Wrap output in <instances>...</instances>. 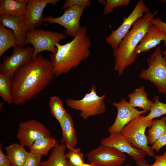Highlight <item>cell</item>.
<instances>
[{
    "mask_svg": "<svg viewBox=\"0 0 166 166\" xmlns=\"http://www.w3.org/2000/svg\"><path fill=\"white\" fill-rule=\"evenodd\" d=\"M55 77L51 61L39 54L15 72L11 81L13 103L24 105L36 97Z\"/></svg>",
    "mask_w": 166,
    "mask_h": 166,
    "instance_id": "6da1fadb",
    "label": "cell"
},
{
    "mask_svg": "<svg viewBox=\"0 0 166 166\" xmlns=\"http://www.w3.org/2000/svg\"><path fill=\"white\" fill-rule=\"evenodd\" d=\"M87 30L86 26H81L77 36L70 42L56 44V53L50 55L55 77L67 73L89 56L91 43Z\"/></svg>",
    "mask_w": 166,
    "mask_h": 166,
    "instance_id": "7a4b0ae2",
    "label": "cell"
},
{
    "mask_svg": "<svg viewBox=\"0 0 166 166\" xmlns=\"http://www.w3.org/2000/svg\"><path fill=\"white\" fill-rule=\"evenodd\" d=\"M158 11L153 13L150 12L138 18L133 24L129 30L120 42L118 47L113 50L115 58L114 69L120 76L123 74L125 69L135 62L138 55L135 50L139 43L151 21L157 14Z\"/></svg>",
    "mask_w": 166,
    "mask_h": 166,
    "instance_id": "3957f363",
    "label": "cell"
},
{
    "mask_svg": "<svg viewBox=\"0 0 166 166\" xmlns=\"http://www.w3.org/2000/svg\"><path fill=\"white\" fill-rule=\"evenodd\" d=\"M147 62L148 68L141 70L139 77L150 81L159 93L166 95V56L160 47L150 55Z\"/></svg>",
    "mask_w": 166,
    "mask_h": 166,
    "instance_id": "277c9868",
    "label": "cell"
},
{
    "mask_svg": "<svg viewBox=\"0 0 166 166\" xmlns=\"http://www.w3.org/2000/svg\"><path fill=\"white\" fill-rule=\"evenodd\" d=\"M95 85H92L90 92L80 100L69 98L66 100V105L73 110L80 111L79 116L84 120L89 117L104 113L106 107L105 101L106 93L101 96L97 93Z\"/></svg>",
    "mask_w": 166,
    "mask_h": 166,
    "instance_id": "5b68a950",
    "label": "cell"
},
{
    "mask_svg": "<svg viewBox=\"0 0 166 166\" xmlns=\"http://www.w3.org/2000/svg\"><path fill=\"white\" fill-rule=\"evenodd\" d=\"M145 116L143 114L135 118L124 126L121 132L133 146L144 151L146 155L154 157V151L148 145L145 134L146 128L151 126L153 119L146 121L144 118Z\"/></svg>",
    "mask_w": 166,
    "mask_h": 166,
    "instance_id": "8992f818",
    "label": "cell"
},
{
    "mask_svg": "<svg viewBox=\"0 0 166 166\" xmlns=\"http://www.w3.org/2000/svg\"><path fill=\"white\" fill-rule=\"evenodd\" d=\"M66 38L64 34L59 32L34 29L27 31L25 44H30L33 46L34 52L32 58L33 59L43 51L56 53V44Z\"/></svg>",
    "mask_w": 166,
    "mask_h": 166,
    "instance_id": "52a82bcc",
    "label": "cell"
},
{
    "mask_svg": "<svg viewBox=\"0 0 166 166\" xmlns=\"http://www.w3.org/2000/svg\"><path fill=\"white\" fill-rule=\"evenodd\" d=\"M86 156L95 166H121L126 158L124 153L116 148L101 144L87 153Z\"/></svg>",
    "mask_w": 166,
    "mask_h": 166,
    "instance_id": "ba28073f",
    "label": "cell"
},
{
    "mask_svg": "<svg viewBox=\"0 0 166 166\" xmlns=\"http://www.w3.org/2000/svg\"><path fill=\"white\" fill-rule=\"evenodd\" d=\"M85 8V7L72 6L65 10L61 16L56 18L48 16L44 17L43 21L51 24H57L63 26L66 29L65 34L74 38L81 27L80 18Z\"/></svg>",
    "mask_w": 166,
    "mask_h": 166,
    "instance_id": "9c48e42d",
    "label": "cell"
},
{
    "mask_svg": "<svg viewBox=\"0 0 166 166\" xmlns=\"http://www.w3.org/2000/svg\"><path fill=\"white\" fill-rule=\"evenodd\" d=\"M144 2L139 0L135 7L127 17L124 16L121 24L115 30L112 31L111 34L105 38L107 43L113 50L117 48L120 42L129 30L133 23L139 18L150 12Z\"/></svg>",
    "mask_w": 166,
    "mask_h": 166,
    "instance_id": "30bf717a",
    "label": "cell"
},
{
    "mask_svg": "<svg viewBox=\"0 0 166 166\" xmlns=\"http://www.w3.org/2000/svg\"><path fill=\"white\" fill-rule=\"evenodd\" d=\"M34 52V48L29 46L21 47L18 45L14 47L11 55L3 57L0 65V73L11 81L17 70L32 59Z\"/></svg>",
    "mask_w": 166,
    "mask_h": 166,
    "instance_id": "8fae6325",
    "label": "cell"
},
{
    "mask_svg": "<svg viewBox=\"0 0 166 166\" xmlns=\"http://www.w3.org/2000/svg\"><path fill=\"white\" fill-rule=\"evenodd\" d=\"M49 136L50 132L47 127L40 122L32 119L20 123L17 137L21 144L30 148L37 140Z\"/></svg>",
    "mask_w": 166,
    "mask_h": 166,
    "instance_id": "7c38bea8",
    "label": "cell"
},
{
    "mask_svg": "<svg viewBox=\"0 0 166 166\" xmlns=\"http://www.w3.org/2000/svg\"><path fill=\"white\" fill-rule=\"evenodd\" d=\"M112 105L117 110V115L113 124L109 128L110 134L121 132L123 128L135 118L148 113L144 110L140 111L131 106L125 98L118 102H114Z\"/></svg>",
    "mask_w": 166,
    "mask_h": 166,
    "instance_id": "4fadbf2b",
    "label": "cell"
},
{
    "mask_svg": "<svg viewBox=\"0 0 166 166\" xmlns=\"http://www.w3.org/2000/svg\"><path fill=\"white\" fill-rule=\"evenodd\" d=\"M101 144L113 147L122 152L126 153L136 163L145 159L146 155L144 151L133 146L121 132L110 134L109 136L102 139Z\"/></svg>",
    "mask_w": 166,
    "mask_h": 166,
    "instance_id": "5bb4252c",
    "label": "cell"
},
{
    "mask_svg": "<svg viewBox=\"0 0 166 166\" xmlns=\"http://www.w3.org/2000/svg\"><path fill=\"white\" fill-rule=\"evenodd\" d=\"M60 0H29L25 14L24 16L25 22L29 30L35 29L42 25L43 12L49 4L56 6Z\"/></svg>",
    "mask_w": 166,
    "mask_h": 166,
    "instance_id": "9a60e30c",
    "label": "cell"
},
{
    "mask_svg": "<svg viewBox=\"0 0 166 166\" xmlns=\"http://www.w3.org/2000/svg\"><path fill=\"white\" fill-rule=\"evenodd\" d=\"M163 41L164 45L166 47V35L160 28L152 24L148 27L139 43L135 50L136 55L142 52H147L155 47Z\"/></svg>",
    "mask_w": 166,
    "mask_h": 166,
    "instance_id": "2e32d148",
    "label": "cell"
},
{
    "mask_svg": "<svg viewBox=\"0 0 166 166\" xmlns=\"http://www.w3.org/2000/svg\"><path fill=\"white\" fill-rule=\"evenodd\" d=\"M0 24L12 30L17 39L18 46L24 47L26 34L29 30L24 16L17 17L0 15Z\"/></svg>",
    "mask_w": 166,
    "mask_h": 166,
    "instance_id": "e0dca14e",
    "label": "cell"
},
{
    "mask_svg": "<svg viewBox=\"0 0 166 166\" xmlns=\"http://www.w3.org/2000/svg\"><path fill=\"white\" fill-rule=\"evenodd\" d=\"M59 123L62 132L61 142L65 145L69 150L74 148L77 144V139L71 115L67 113Z\"/></svg>",
    "mask_w": 166,
    "mask_h": 166,
    "instance_id": "ac0fdd59",
    "label": "cell"
},
{
    "mask_svg": "<svg viewBox=\"0 0 166 166\" xmlns=\"http://www.w3.org/2000/svg\"><path fill=\"white\" fill-rule=\"evenodd\" d=\"M29 0H0V15L24 16Z\"/></svg>",
    "mask_w": 166,
    "mask_h": 166,
    "instance_id": "d6986e66",
    "label": "cell"
},
{
    "mask_svg": "<svg viewBox=\"0 0 166 166\" xmlns=\"http://www.w3.org/2000/svg\"><path fill=\"white\" fill-rule=\"evenodd\" d=\"M67 148L64 143L57 141L48 159L42 161V166H70L65 157Z\"/></svg>",
    "mask_w": 166,
    "mask_h": 166,
    "instance_id": "ffe728a7",
    "label": "cell"
},
{
    "mask_svg": "<svg viewBox=\"0 0 166 166\" xmlns=\"http://www.w3.org/2000/svg\"><path fill=\"white\" fill-rule=\"evenodd\" d=\"M128 97L129 99V103L132 107H138L145 111H150L153 102L148 99V94L143 86L138 87L128 94Z\"/></svg>",
    "mask_w": 166,
    "mask_h": 166,
    "instance_id": "44dd1931",
    "label": "cell"
},
{
    "mask_svg": "<svg viewBox=\"0 0 166 166\" xmlns=\"http://www.w3.org/2000/svg\"><path fill=\"white\" fill-rule=\"evenodd\" d=\"M6 155L12 166H23L29 153L25 146L18 143H13L5 148Z\"/></svg>",
    "mask_w": 166,
    "mask_h": 166,
    "instance_id": "7402d4cb",
    "label": "cell"
},
{
    "mask_svg": "<svg viewBox=\"0 0 166 166\" xmlns=\"http://www.w3.org/2000/svg\"><path fill=\"white\" fill-rule=\"evenodd\" d=\"M18 45L13 31L0 24V57L8 49Z\"/></svg>",
    "mask_w": 166,
    "mask_h": 166,
    "instance_id": "603a6c76",
    "label": "cell"
},
{
    "mask_svg": "<svg viewBox=\"0 0 166 166\" xmlns=\"http://www.w3.org/2000/svg\"><path fill=\"white\" fill-rule=\"evenodd\" d=\"M57 141L50 136L43 137L36 141L30 148L29 152L46 156L50 149L56 145Z\"/></svg>",
    "mask_w": 166,
    "mask_h": 166,
    "instance_id": "cb8c5ba5",
    "label": "cell"
},
{
    "mask_svg": "<svg viewBox=\"0 0 166 166\" xmlns=\"http://www.w3.org/2000/svg\"><path fill=\"white\" fill-rule=\"evenodd\" d=\"M149 128L147 130V138L148 143L152 145L166 132V117L153 119Z\"/></svg>",
    "mask_w": 166,
    "mask_h": 166,
    "instance_id": "d4e9b609",
    "label": "cell"
},
{
    "mask_svg": "<svg viewBox=\"0 0 166 166\" xmlns=\"http://www.w3.org/2000/svg\"><path fill=\"white\" fill-rule=\"evenodd\" d=\"M49 106L52 114L59 122L63 119L67 113L61 100L57 96L50 97Z\"/></svg>",
    "mask_w": 166,
    "mask_h": 166,
    "instance_id": "484cf974",
    "label": "cell"
},
{
    "mask_svg": "<svg viewBox=\"0 0 166 166\" xmlns=\"http://www.w3.org/2000/svg\"><path fill=\"white\" fill-rule=\"evenodd\" d=\"M160 99V97L158 95L152 98L153 102L150 113L144 118L146 121L153 120L166 114V103L161 102Z\"/></svg>",
    "mask_w": 166,
    "mask_h": 166,
    "instance_id": "4316f807",
    "label": "cell"
},
{
    "mask_svg": "<svg viewBox=\"0 0 166 166\" xmlns=\"http://www.w3.org/2000/svg\"><path fill=\"white\" fill-rule=\"evenodd\" d=\"M11 85V80L4 74L0 73V96L10 105L13 104Z\"/></svg>",
    "mask_w": 166,
    "mask_h": 166,
    "instance_id": "83f0119b",
    "label": "cell"
},
{
    "mask_svg": "<svg viewBox=\"0 0 166 166\" xmlns=\"http://www.w3.org/2000/svg\"><path fill=\"white\" fill-rule=\"evenodd\" d=\"M65 157L70 166H81L84 163L83 154L79 148L69 149Z\"/></svg>",
    "mask_w": 166,
    "mask_h": 166,
    "instance_id": "f1b7e54d",
    "label": "cell"
},
{
    "mask_svg": "<svg viewBox=\"0 0 166 166\" xmlns=\"http://www.w3.org/2000/svg\"><path fill=\"white\" fill-rule=\"evenodd\" d=\"M130 2V0H106L104 6V14L106 15L111 13L115 8L127 6Z\"/></svg>",
    "mask_w": 166,
    "mask_h": 166,
    "instance_id": "f546056e",
    "label": "cell"
},
{
    "mask_svg": "<svg viewBox=\"0 0 166 166\" xmlns=\"http://www.w3.org/2000/svg\"><path fill=\"white\" fill-rule=\"evenodd\" d=\"M41 155L29 152L23 166H42Z\"/></svg>",
    "mask_w": 166,
    "mask_h": 166,
    "instance_id": "4dcf8cb0",
    "label": "cell"
},
{
    "mask_svg": "<svg viewBox=\"0 0 166 166\" xmlns=\"http://www.w3.org/2000/svg\"><path fill=\"white\" fill-rule=\"evenodd\" d=\"M91 5V2L89 0H66L61 10H65L70 6H74L85 7L86 8Z\"/></svg>",
    "mask_w": 166,
    "mask_h": 166,
    "instance_id": "1f68e13d",
    "label": "cell"
},
{
    "mask_svg": "<svg viewBox=\"0 0 166 166\" xmlns=\"http://www.w3.org/2000/svg\"><path fill=\"white\" fill-rule=\"evenodd\" d=\"M166 145V132L160 137L151 147L153 150L158 152L164 146Z\"/></svg>",
    "mask_w": 166,
    "mask_h": 166,
    "instance_id": "d6a6232c",
    "label": "cell"
},
{
    "mask_svg": "<svg viewBox=\"0 0 166 166\" xmlns=\"http://www.w3.org/2000/svg\"><path fill=\"white\" fill-rule=\"evenodd\" d=\"M154 157L155 161L150 166H166V150L163 154L156 155Z\"/></svg>",
    "mask_w": 166,
    "mask_h": 166,
    "instance_id": "836d02e7",
    "label": "cell"
},
{
    "mask_svg": "<svg viewBox=\"0 0 166 166\" xmlns=\"http://www.w3.org/2000/svg\"><path fill=\"white\" fill-rule=\"evenodd\" d=\"M0 166H12L6 155L2 150V145L0 144Z\"/></svg>",
    "mask_w": 166,
    "mask_h": 166,
    "instance_id": "e575fe53",
    "label": "cell"
},
{
    "mask_svg": "<svg viewBox=\"0 0 166 166\" xmlns=\"http://www.w3.org/2000/svg\"><path fill=\"white\" fill-rule=\"evenodd\" d=\"M152 24L160 28L166 35V22L162 21L159 18H154L151 21Z\"/></svg>",
    "mask_w": 166,
    "mask_h": 166,
    "instance_id": "d590c367",
    "label": "cell"
},
{
    "mask_svg": "<svg viewBox=\"0 0 166 166\" xmlns=\"http://www.w3.org/2000/svg\"><path fill=\"white\" fill-rule=\"evenodd\" d=\"M138 166H150L147 161L145 159L143 160L138 162L136 163ZM124 166H131L129 164H127Z\"/></svg>",
    "mask_w": 166,
    "mask_h": 166,
    "instance_id": "8d00e7d4",
    "label": "cell"
},
{
    "mask_svg": "<svg viewBox=\"0 0 166 166\" xmlns=\"http://www.w3.org/2000/svg\"><path fill=\"white\" fill-rule=\"evenodd\" d=\"M81 166H95L93 164L90 163L89 164H87L84 163Z\"/></svg>",
    "mask_w": 166,
    "mask_h": 166,
    "instance_id": "74e56055",
    "label": "cell"
},
{
    "mask_svg": "<svg viewBox=\"0 0 166 166\" xmlns=\"http://www.w3.org/2000/svg\"><path fill=\"white\" fill-rule=\"evenodd\" d=\"M99 2L100 3L104 5H105L106 3V1L105 0H99Z\"/></svg>",
    "mask_w": 166,
    "mask_h": 166,
    "instance_id": "f35d334b",
    "label": "cell"
},
{
    "mask_svg": "<svg viewBox=\"0 0 166 166\" xmlns=\"http://www.w3.org/2000/svg\"><path fill=\"white\" fill-rule=\"evenodd\" d=\"M162 53L164 55L166 56V49L162 51Z\"/></svg>",
    "mask_w": 166,
    "mask_h": 166,
    "instance_id": "ab89813d",
    "label": "cell"
},
{
    "mask_svg": "<svg viewBox=\"0 0 166 166\" xmlns=\"http://www.w3.org/2000/svg\"><path fill=\"white\" fill-rule=\"evenodd\" d=\"M161 1L162 2H163L166 3V0H161Z\"/></svg>",
    "mask_w": 166,
    "mask_h": 166,
    "instance_id": "60d3db41",
    "label": "cell"
}]
</instances>
